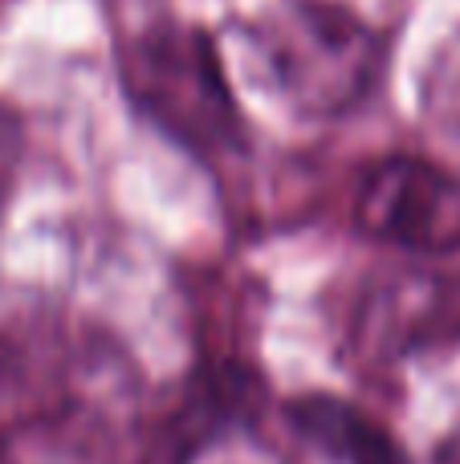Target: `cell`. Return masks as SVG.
<instances>
[{
    "mask_svg": "<svg viewBox=\"0 0 460 464\" xmlns=\"http://www.w3.org/2000/svg\"><path fill=\"white\" fill-rule=\"evenodd\" d=\"M290 424L326 452L331 460L342 464H407V452L399 440L371 420L363 408L339 400V395H302L290 403Z\"/></svg>",
    "mask_w": 460,
    "mask_h": 464,
    "instance_id": "5",
    "label": "cell"
},
{
    "mask_svg": "<svg viewBox=\"0 0 460 464\" xmlns=\"http://www.w3.org/2000/svg\"><path fill=\"white\" fill-rule=\"evenodd\" d=\"M261 62L293 111L334 119L379 82L388 45L359 13L334 0H277L249 24Z\"/></svg>",
    "mask_w": 460,
    "mask_h": 464,
    "instance_id": "1",
    "label": "cell"
},
{
    "mask_svg": "<svg viewBox=\"0 0 460 464\" xmlns=\"http://www.w3.org/2000/svg\"><path fill=\"white\" fill-rule=\"evenodd\" d=\"M119 70L130 106L179 147L225 155L241 143V111L204 29L176 21L147 24L127 41Z\"/></svg>",
    "mask_w": 460,
    "mask_h": 464,
    "instance_id": "2",
    "label": "cell"
},
{
    "mask_svg": "<svg viewBox=\"0 0 460 464\" xmlns=\"http://www.w3.org/2000/svg\"><path fill=\"white\" fill-rule=\"evenodd\" d=\"M355 220L383 245L412 253H456L460 176L420 155H391L359 184Z\"/></svg>",
    "mask_w": 460,
    "mask_h": 464,
    "instance_id": "3",
    "label": "cell"
},
{
    "mask_svg": "<svg viewBox=\"0 0 460 464\" xmlns=\"http://www.w3.org/2000/svg\"><path fill=\"white\" fill-rule=\"evenodd\" d=\"M428 106L436 119H445L453 130H460V57L456 62H440L436 82L428 86Z\"/></svg>",
    "mask_w": 460,
    "mask_h": 464,
    "instance_id": "6",
    "label": "cell"
},
{
    "mask_svg": "<svg viewBox=\"0 0 460 464\" xmlns=\"http://www.w3.org/2000/svg\"><path fill=\"white\" fill-rule=\"evenodd\" d=\"M261 379L241 362H225V367H208L192 379L184 403L176 408L168 432L159 436L155 464H187L192 452H200L212 436L233 428L244 420L261 400Z\"/></svg>",
    "mask_w": 460,
    "mask_h": 464,
    "instance_id": "4",
    "label": "cell"
},
{
    "mask_svg": "<svg viewBox=\"0 0 460 464\" xmlns=\"http://www.w3.org/2000/svg\"><path fill=\"white\" fill-rule=\"evenodd\" d=\"M21 151H24V127L8 106H0V200L13 188V176L21 168Z\"/></svg>",
    "mask_w": 460,
    "mask_h": 464,
    "instance_id": "7",
    "label": "cell"
}]
</instances>
